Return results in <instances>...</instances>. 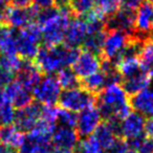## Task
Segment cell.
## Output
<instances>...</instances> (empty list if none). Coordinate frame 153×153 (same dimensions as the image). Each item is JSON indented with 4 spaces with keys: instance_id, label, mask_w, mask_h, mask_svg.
Instances as JSON below:
<instances>
[{
    "instance_id": "f1b7e54d",
    "label": "cell",
    "mask_w": 153,
    "mask_h": 153,
    "mask_svg": "<svg viewBox=\"0 0 153 153\" xmlns=\"http://www.w3.org/2000/svg\"><path fill=\"white\" fill-rule=\"evenodd\" d=\"M18 34L24 39L36 44H40L42 42V30H41V26L37 22H32L24 27L20 28L18 30Z\"/></svg>"
},
{
    "instance_id": "ffe728a7",
    "label": "cell",
    "mask_w": 153,
    "mask_h": 153,
    "mask_svg": "<svg viewBox=\"0 0 153 153\" xmlns=\"http://www.w3.org/2000/svg\"><path fill=\"white\" fill-rule=\"evenodd\" d=\"M150 84L151 79L149 71L146 69H143L138 74H134L133 76L123 80L121 85L124 88V90L127 92L128 96H133V94L148 88Z\"/></svg>"
},
{
    "instance_id": "44dd1931",
    "label": "cell",
    "mask_w": 153,
    "mask_h": 153,
    "mask_svg": "<svg viewBox=\"0 0 153 153\" xmlns=\"http://www.w3.org/2000/svg\"><path fill=\"white\" fill-rule=\"evenodd\" d=\"M17 30L4 24L0 26V55H17Z\"/></svg>"
},
{
    "instance_id": "f35d334b",
    "label": "cell",
    "mask_w": 153,
    "mask_h": 153,
    "mask_svg": "<svg viewBox=\"0 0 153 153\" xmlns=\"http://www.w3.org/2000/svg\"><path fill=\"white\" fill-rule=\"evenodd\" d=\"M32 3L40 9H48L53 7V0H32Z\"/></svg>"
},
{
    "instance_id": "d590c367",
    "label": "cell",
    "mask_w": 153,
    "mask_h": 153,
    "mask_svg": "<svg viewBox=\"0 0 153 153\" xmlns=\"http://www.w3.org/2000/svg\"><path fill=\"white\" fill-rule=\"evenodd\" d=\"M51 145L35 144L26 140L19 148V153H51Z\"/></svg>"
},
{
    "instance_id": "4316f807",
    "label": "cell",
    "mask_w": 153,
    "mask_h": 153,
    "mask_svg": "<svg viewBox=\"0 0 153 153\" xmlns=\"http://www.w3.org/2000/svg\"><path fill=\"white\" fill-rule=\"evenodd\" d=\"M56 78H57L61 88H63L64 90L81 87V80L76 76V74L72 71L71 68L65 67L61 69L57 74Z\"/></svg>"
},
{
    "instance_id": "d4e9b609",
    "label": "cell",
    "mask_w": 153,
    "mask_h": 153,
    "mask_svg": "<svg viewBox=\"0 0 153 153\" xmlns=\"http://www.w3.org/2000/svg\"><path fill=\"white\" fill-rule=\"evenodd\" d=\"M16 47H17V55L22 60H26V61H34L38 55L39 49H40L39 44H36V43L24 39L23 37H21L18 34V30Z\"/></svg>"
},
{
    "instance_id": "c3c4849f",
    "label": "cell",
    "mask_w": 153,
    "mask_h": 153,
    "mask_svg": "<svg viewBox=\"0 0 153 153\" xmlns=\"http://www.w3.org/2000/svg\"><path fill=\"white\" fill-rule=\"evenodd\" d=\"M149 74H150V79H151V83L153 84V66L149 69Z\"/></svg>"
},
{
    "instance_id": "74e56055",
    "label": "cell",
    "mask_w": 153,
    "mask_h": 153,
    "mask_svg": "<svg viewBox=\"0 0 153 153\" xmlns=\"http://www.w3.org/2000/svg\"><path fill=\"white\" fill-rule=\"evenodd\" d=\"M14 76H15V74L3 69L2 67H0V88H4L7 85H9L14 80Z\"/></svg>"
},
{
    "instance_id": "8d00e7d4",
    "label": "cell",
    "mask_w": 153,
    "mask_h": 153,
    "mask_svg": "<svg viewBox=\"0 0 153 153\" xmlns=\"http://www.w3.org/2000/svg\"><path fill=\"white\" fill-rule=\"evenodd\" d=\"M136 151L138 153H153V138L145 135L138 144Z\"/></svg>"
},
{
    "instance_id": "d6986e66",
    "label": "cell",
    "mask_w": 153,
    "mask_h": 153,
    "mask_svg": "<svg viewBox=\"0 0 153 153\" xmlns=\"http://www.w3.org/2000/svg\"><path fill=\"white\" fill-rule=\"evenodd\" d=\"M115 67L123 80L133 76L134 74H138L140 70L144 69L138 59V56L131 53H124L117 61Z\"/></svg>"
},
{
    "instance_id": "f5cc1de1",
    "label": "cell",
    "mask_w": 153,
    "mask_h": 153,
    "mask_svg": "<svg viewBox=\"0 0 153 153\" xmlns=\"http://www.w3.org/2000/svg\"><path fill=\"white\" fill-rule=\"evenodd\" d=\"M0 143H1V140H0Z\"/></svg>"
},
{
    "instance_id": "ee69618b",
    "label": "cell",
    "mask_w": 153,
    "mask_h": 153,
    "mask_svg": "<svg viewBox=\"0 0 153 153\" xmlns=\"http://www.w3.org/2000/svg\"><path fill=\"white\" fill-rule=\"evenodd\" d=\"M7 103H9V101H7V99L4 88H0V107L7 104Z\"/></svg>"
},
{
    "instance_id": "e0dca14e",
    "label": "cell",
    "mask_w": 153,
    "mask_h": 153,
    "mask_svg": "<svg viewBox=\"0 0 153 153\" xmlns=\"http://www.w3.org/2000/svg\"><path fill=\"white\" fill-rule=\"evenodd\" d=\"M129 104L131 109L143 117H153V88H146L137 94L130 96Z\"/></svg>"
},
{
    "instance_id": "7a4b0ae2",
    "label": "cell",
    "mask_w": 153,
    "mask_h": 153,
    "mask_svg": "<svg viewBox=\"0 0 153 153\" xmlns=\"http://www.w3.org/2000/svg\"><path fill=\"white\" fill-rule=\"evenodd\" d=\"M80 49L72 48L65 44H59L53 47L43 46L39 49L34 63L42 74L53 76L61 69L71 66L79 55Z\"/></svg>"
},
{
    "instance_id": "d6a6232c",
    "label": "cell",
    "mask_w": 153,
    "mask_h": 153,
    "mask_svg": "<svg viewBox=\"0 0 153 153\" xmlns=\"http://www.w3.org/2000/svg\"><path fill=\"white\" fill-rule=\"evenodd\" d=\"M78 153H103L104 150L102 149V147L100 146V144L98 143V140L94 138V135L87 136L84 137L81 142H79L78 146Z\"/></svg>"
},
{
    "instance_id": "277c9868",
    "label": "cell",
    "mask_w": 153,
    "mask_h": 153,
    "mask_svg": "<svg viewBox=\"0 0 153 153\" xmlns=\"http://www.w3.org/2000/svg\"><path fill=\"white\" fill-rule=\"evenodd\" d=\"M132 39L133 33L128 34L121 30H106L102 53L100 55L101 60H108L115 64L131 43Z\"/></svg>"
},
{
    "instance_id": "e575fe53",
    "label": "cell",
    "mask_w": 153,
    "mask_h": 153,
    "mask_svg": "<svg viewBox=\"0 0 153 153\" xmlns=\"http://www.w3.org/2000/svg\"><path fill=\"white\" fill-rule=\"evenodd\" d=\"M15 108L10 103L0 107V126L12 125L15 121Z\"/></svg>"
},
{
    "instance_id": "f546056e",
    "label": "cell",
    "mask_w": 153,
    "mask_h": 153,
    "mask_svg": "<svg viewBox=\"0 0 153 153\" xmlns=\"http://www.w3.org/2000/svg\"><path fill=\"white\" fill-rule=\"evenodd\" d=\"M23 61L18 55H0V67L13 74H17L21 69Z\"/></svg>"
},
{
    "instance_id": "b9f144b4",
    "label": "cell",
    "mask_w": 153,
    "mask_h": 153,
    "mask_svg": "<svg viewBox=\"0 0 153 153\" xmlns=\"http://www.w3.org/2000/svg\"><path fill=\"white\" fill-rule=\"evenodd\" d=\"M9 4H13L20 7H28L30 4H32V0H11Z\"/></svg>"
},
{
    "instance_id": "bcb514c9",
    "label": "cell",
    "mask_w": 153,
    "mask_h": 153,
    "mask_svg": "<svg viewBox=\"0 0 153 153\" xmlns=\"http://www.w3.org/2000/svg\"><path fill=\"white\" fill-rule=\"evenodd\" d=\"M51 153H74V150L71 149H66V148H59V147H55L51 149Z\"/></svg>"
},
{
    "instance_id": "52a82bcc",
    "label": "cell",
    "mask_w": 153,
    "mask_h": 153,
    "mask_svg": "<svg viewBox=\"0 0 153 153\" xmlns=\"http://www.w3.org/2000/svg\"><path fill=\"white\" fill-rule=\"evenodd\" d=\"M62 88L55 76H45L33 90V98L44 106H55L61 96Z\"/></svg>"
},
{
    "instance_id": "cb8c5ba5",
    "label": "cell",
    "mask_w": 153,
    "mask_h": 153,
    "mask_svg": "<svg viewBox=\"0 0 153 153\" xmlns=\"http://www.w3.org/2000/svg\"><path fill=\"white\" fill-rule=\"evenodd\" d=\"M107 86V79L104 72L99 71L92 74L91 76H86L81 80V87L89 91L90 94L98 96L103 89Z\"/></svg>"
},
{
    "instance_id": "5b68a950",
    "label": "cell",
    "mask_w": 153,
    "mask_h": 153,
    "mask_svg": "<svg viewBox=\"0 0 153 153\" xmlns=\"http://www.w3.org/2000/svg\"><path fill=\"white\" fill-rule=\"evenodd\" d=\"M97 96L82 87L66 89L61 92L58 101L60 108L71 112H80L88 107L96 106Z\"/></svg>"
},
{
    "instance_id": "ab89813d",
    "label": "cell",
    "mask_w": 153,
    "mask_h": 153,
    "mask_svg": "<svg viewBox=\"0 0 153 153\" xmlns=\"http://www.w3.org/2000/svg\"><path fill=\"white\" fill-rule=\"evenodd\" d=\"M145 133L147 136L153 138V117H149L146 121V126H145Z\"/></svg>"
},
{
    "instance_id": "7dc6e473",
    "label": "cell",
    "mask_w": 153,
    "mask_h": 153,
    "mask_svg": "<svg viewBox=\"0 0 153 153\" xmlns=\"http://www.w3.org/2000/svg\"><path fill=\"white\" fill-rule=\"evenodd\" d=\"M123 153H138L137 151L135 150V149H132V148H128L127 150L125 151V152H123Z\"/></svg>"
},
{
    "instance_id": "1f68e13d",
    "label": "cell",
    "mask_w": 153,
    "mask_h": 153,
    "mask_svg": "<svg viewBox=\"0 0 153 153\" xmlns=\"http://www.w3.org/2000/svg\"><path fill=\"white\" fill-rule=\"evenodd\" d=\"M94 0H69V10L74 17L85 16L94 10Z\"/></svg>"
},
{
    "instance_id": "603a6c76",
    "label": "cell",
    "mask_w": 153,
    "mask_h": 153,
    "mask_svg": "<svg viewBox=\"0 0 153 153\" xmlns=\"http://www.w3.org/2000/svg\"><path fill=\"white\" fill-rule=\"evenodd\" d=\"M92 135L98 140V143L104 151H110V149L114 145L115 140L119 138V136L115 134L111 126L109 125V123L106 121L102 122L98 126V128L96 129Z\"/></svg>"
},
{
    "instance_id": "f907efd6",
    "label": "cell",
    "mask_w": 153,
    "mask_h": 153,
    "mask_svg": "<svg viewBox=\"0 0 153 153\" xmlns=\"http://www.w3.org/2000/svg\"><path fill=\"white\" fill-rule=\"evenodd\" d=\"M103 153H110V152H109V151H106V152H103Z\"/></svg>"
},
{
    "instance_id": "2e32d148",
    "label": "cell",
    "mask_w": 153,
    "mask_h": 153,
    "mask_svg": "<svg viewBox=\"0 0 153 153\" xmlns=\"http://www.w3.org/2000/svg\"><path fill=\"white\" fill-rule=\"evenodd\" d=\"M43 74L39 71L34 61H26L24 60L22 67L17 72V81L28 91L33 92V90L37 87L42 79Z\"/></svg>"
},
{
    "instance_id": "60d3db41",
    "label": "cell",
    "mask_w": 153,
    "mask_h": 153,
    "mask_svg": "<svg viewBox=\"0 0 153 153\" xmlns=\"http://www.w3.org/2000/svg\"><path fill=\"white\" fill-rule=\"evenodd\" d=\"M53 7L58 10H69V0H53Z\"/></svg>"
},
{
    "instance_id": "83f0119b",
    "label": "cell",
    "mask_w": 153,
    "mask_h": 153,
    "mask_svg": "<svg viewBox=\"0 0 153 153\" xmlns=\"http://www.w3.org/2000/svg\"><path fill=\"white\" fill-rule=\"evenodd\" d=\"M138 59L143 68L149 71V69L153 66V37L147 39L143 43L138 53Z\"/></svg>"
},
{
    "instance_id": "30bf717a",
    "label": "cell",
    "mask_w": 153,
    "mask_h": 153,
    "mask_svg": "<svg viewBox=\"0 0 153 153\" xmlns=\"http://www.w3.org/2000/svg\"><path fill=\"white\" fill-rule=\"evenodd\" d=\"M43 105L38 102H32L24 108L18 109L15 114V126L23 133L32 131L41 119Z\"/></svg>"
},
{
    "instance_id": "7402d4cb",
    "label": "cell",
    "mask_w": 153,
    "mask_h": 153,
    "mask_svg": "<svg viewBox=\"0 0 153 153\" xmlns=\"http://www.w3.org/2000/svg\"><path fill=\"white\" fill-rule=\"evenodd\" d=\"M0 140L5 146L19 149L25 142V134L16 126L7 125L0 128Z\"/></svg>"
},
{
    "instance_id": "836d02e7",
    "label": "cell",
    "mask_w": 153,
    "mask_h": 153,
    "mask_svg": "<svg viewBox=\"0 0 153 153\" xmlns=\"http://www.w3.org/2000/svg\"><path fill=\"white\" fill-rule=\"evenodd\" d=\"M76 119H78V114H76V112H71V111L59 108L56 124L62 126V127L74 128V129L76 126Z\"/></svg>"
},
{
    "instance_id": "ba28073f",
    "label": "cell",
    "mask_w": 153,
    "mask_h": 153,
    "mask_svg": "<svg viewBox=\"0 0 153 153\" xmlns=\"http://www.w3.org/2000/svg\"><path fill=\"white\" fill-rule=\"evenodd\" d=\"M153 26V3L146 0L143 1L135 10L133 35L145 42L152 36Z\"/></svg>"
},
{
    "instance_id": "f6af8a7d",
    "label": "cell",
    "mask_w": 153,
    "mask_h": 153,
    "mask_svg": "<svg viewBox=\"0 0 153 153\" xmlns=\"http://www.w3.org/2000/svg\"><path fill=\"white\" fill-rule=\"evenodd\" d=\"M0 153H19L17 151V149H14L12 147H9V146H0Z\"/></svg>"
},
{
    "instance_id": "3957f363",
    "label": "cell",
    "mask_w": 153,
    "mask_h": 153,
    "mask_svg": "<svg viewBox=\"0 0 153 153\" xmlns=\"http://www.w3.org/2000/svg\"><path fill=\"white\" fill-rule=\"evenodd\" d=\"M72 17L74 15L70 10H59V12L53 17L41 24L43 46L53 47L62 44L66 28Z\"/></svg>"
},
{
    "instance_id": "9a60e30c",
    "label": "cell",
    "mask_w": 153,
    "mask_h": 153,
    "mask_svg": "<svg viewBox=\"0 0 153 153\" xmlns=\"http://www.w3.org/2000/svg\"><path fill=\"white\" fill-rule=\"evenodd\" d=\"M7 99L15 109H21L34 102V98L30 91L23 87L17 80L12 81L4 87Z\"/></svg>"
},
{
    "instance_id": "5bb4252c",
    "label": "cell",
    "mask_w": 153,
    "mask_h": 153,
    "mask_svg": "<svg viewBox=\"0 0 153 153\" xmlns=\"http://www.w3.org/2000/svg\"><path fill=\"white\" fill-rule=\"evenodd\" d=\"M87 36V24L85 20L78 17H72L66 28L63 44L72 48L82 46Z\"/></svg>"
},
{
    "instance_id": "681fc988",
    "label": "cell",
    "mask_w": 153,
    "mask_h": 153,
    "mask_svg": "<svg viewBox=\"0 0 153 153\" xmlns=\"http://www.w3.org/2000/svg\"><path fill=\"white\" fill-rule=\"evenodd\" d=\"M148 1H150V2H152V3H153V0H148Z\"/></svg>"
},
{
    "instance_id": "484cf974",
    "label": "cell",
    "mask_w": 153,
    "mask_h": 153,
    "mask_svg": "<svg viewBox=\"0 0 153 153\" xmlns=\"http://www.w3.org/2000/svg\"><path fill=\"white\" fill-rule=\"evenodd\" d=\"M105 36H106V30L87 33V36L82 44L83 49L96 53L100 57L101 53H102L103 44H104Z\"/></svg>"
},
{
    "instance_id": "4dcf8cb0",
    "label": "cell",
    "mask_w": 153,
    "mask_h": 153,
    "mask_svg": "<svg viewBox=\"0 0 153 153\" xmlns=\"http://www.w3.org/2000/svg\"><path fill=\"white\" fill-rule=\"evenodd\" d=\"M123 0H94V5L106 18L112 16L122 7Z\"/></svg>"
},
{
    "instance_id": "8992f818",
    "label": "cell",
    "mask_w": 153,
    "mask_h": 153,
    "mask_svg": "<svg viewBox=\"0 0 153 153\" xmlns=\"http://www.w3.org/2000/svg\"><path fill=\"white\" fill-rule=\"evenodd\" d=\"M39 11L40 7L34 3L25 7L7 4L3 14L2 24L12 28H22L32 22H36Z\"/></svg>"
},
{
    "instance_id": "7bdbcfd3",
    "label": "cell",
    "mask_w": 153,
    "mask_h": 153,
    "mask_svg": "<svg viewBox=\"0 0 153 153\" xmlns=\"http://www.w3.org/2000/svg\"><path fill=\"white\" fill-rule=\"evenodd\" d=\"M7 1L5 0H0V26L2 25V20H3V14H4L5 7H7Z\"/></svg>"
},
{
    "instance_id": "9c48e42d",
    "label": "cell",
    "mask_w": 153,
    "mask_h": 153,
    "mask_svg": "<svg viewBox=\"0 0 153 153\" xmlns=\"http://www.w3.org/2000/svg\"><path fill=\"white\" fill-rule=\"evenodd\" d=\"M101 69V58L86 49H80L79 55L71 64V70L80 80Z\"/></svg>"
},
{
    "instance_id": "ac0fdd59",
    "label": "cell",
    "mask_w": 153,
    "mask_h": 153,
    "mask_svg": "<svg viewBox=\"0 0 153 153\" xmlns=\"http://www.w3.org/2000/svg\"><path fill=\"white\" fill-rule=\"evenodd\" d=\"M80 136L74 130V128H67V127H56L51 135V143L55 147H59V148H66V149H71L74 150L76 148L78 144H79Z\"/></svg>"
},
{
    "instance_id": "6da1fadb",
    "label": "cell",
    "mask_w": 153,
    "mask_h": 153,
    "mask_svg": "<svg viewBox=\"0 0 153 153\" xmlns=\"http://www.w3.org/2000/svg\"><path fill=\"white\" fill-rule=\"evenodd\" d=\"M96 106L104 121L111 119L122 121L131 112L129 97L121 84L117 83L107 85L97 96Z\"/></svg>"
},
{
    "instance_id": "4fadbf2b",
    "label": "cell",
    "mask_w": 153,
    "mask_h": 153,
    "mask_svg": "<svg viewBox=\"0 0 153 153\" xmlns=\"http://www.w3.org/2000/svg\"><path fill=\"white\" fill-rule=\"evenodd\" d=\"M134 20H135V11L134 10L121 7L115 14L106 18L105 30H121L124 33L132 34L134 30Z\"/></svg>"
},
{
    "instance_id": "8fae6325",
    "label": "cell",
    "mask_w": 153,
    "mask_h": 153,
    "mask_svg": "<svg viewBox=\"0 0 153 153\" xmlns=\"http://www.w3.org/2000/svg\"><path fill=\"white\" fill-rule=\"evenodd\" d=\"M145 126H146L145 117L135 111L130 112L125 119L121 121L120 137L124 138L127 142L142 137L145 135Z\"/></svg>"
},
{
    "instance_id": "816d5d0a",
    "label": "cell",
    "mask_w": 153,
    "mask_h": 153,
    "mask_svg": "<svg viewBox=\"0 0 153 153\" xmlns=\"http://www.w3.org/2000/svg\"><path fill=\"white\" fill-rule=\"evenodd\" d=\"M152 36H153V26H152Z\"/></svg>"
},
{
    "instance_id": "7c38bea8",
    "label": "cell",
    "mask_w": 153,
    "mask_h": 153,
    "mask_svg": "<svg viewBox=\"0 0 153 153\" xmlns=\"http://www.w3.org/2000/svg\"><path fill=\"white\" fill-rule=\"evenodd\" d=\"M102 123V117L96 106L88 107L80 111L76 119V132L80 137H87L94 134L98 126Z\"/></svg>"
}]
</instances>
